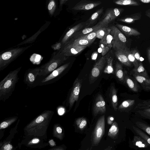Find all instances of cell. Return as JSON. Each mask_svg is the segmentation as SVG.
<instances>
[{"instance_id":"cell-5","label":"cell","mask_w":150,"mask_h":150,"mask_svg":"<svg viewBox=\"0 0 150 150\" xmlns=\"http://www.w3.org/2000/svg\"><path fill=\"white\" fill-rule=\"evenodd\" d=\"M70 62L63 64L53 71L48 75L42 78L38 85L42 86L53 83L57 81L65 72L70 65Z\"/></svg>"},{"instance_id":"cell-45","label":"cell","mask_w":150,"mask_h":150,"mask_svg":"<svg viewBox=\"0 0 150 150\" xmlns=\"http://www.w3.org/2000/svg\"><path fill=\"white\" fill-rule=\"evenodd\" d=\"M131 51L132 53L133 54L135 57L139 62H142L140 60L141 57L139 53L137 50L134 49Z\"/></svg>"},{"instance_id":"cell-22","label":"cell","mask_w":150,"mask_h":150,"mask_svg":"<svg viewBox=\"0 0 150 150\" xmlns=\"http://www.w3.org/2000/svg\"><path fill=\"white\" fill-rule=\"evenodd\" d=\"M135 100L128 99L123 101L119 105L118 110L122 111H126L130 110L134 105Z\"/></svg>"},{"instance_id":"cell-20","label":"cell","mask_w":150,"mask_h":150,"mask_svg":"<svg viewBox=\"0 0 150 150\" xmlns=\"http://www.w3.org/2000/svg\"><path fill=\"white\" fill-rule=\"evenodd\" d=\"M133 144L139 148L150 147V145L142 137L139 135H135L132 140Z\"/></svg>"},{"instance_id":"cell-28","label":"cell","mask_w":150,"mask_h":150,"mask_svg":"<svg viewBox=\"0 0 150 150\" xmlns=\"http://www.w3.org/2000/svg\"><path fill=\"white\" fill-rule=\"evenodd\" d=\"M115 4L122 6H138L140 4L136 0H113Z\"/></svg>"},{"instance_id":"cell-15","label":"cell","mask_w":150,"mask_h":150,"mask_svg":"<svg viewBox=\"0 0 150 150\" xmlns=\"http://www.w3.org/2000/svg\"><path fill=\"white\" fill-rule=\"evenodd\" d=\"M125 82L129 88L132 91L137 92L139 89V86L138 85L137 81L135 79L129 76L126 71L124 72Z\"/></svg>"},{"instance_id":"cell-39","label":"cell","mask_w":150,"mask_h":150,"mask_svg":"<svg viewBox=\"0 0 150 150\" xmlns=\"http://www.w3.org/2000/svg\"><path fill=\"white\" fill-rule=\"evenodd\" d=\"M137 112L141 117L150 120V108L139 110Z\"/></svg>"},{"instance_id":"cell-37","label":"cell","mask_w":150,"mask_h":150,"mask_svg":"<svg viewBox=\"0 0 150 150\" xmlns=\"http://www.w3.org/2000/svg\"><path fill=\"white\" fill-rule=\"evenodd\" d=\"M17 118V117H12L2 122L0 125V129L7 127L15 121Z\"/></svg>"},{"instance_id":"cell-31","label":"cell","mask_w":150,"mask_h":150,"mask_svg":"<svg viewBox=\"0 0 150 150\" xmlns=\"http://www.w3.org/2000/svg\"><path fill=\"white\" fill-rule=\"evenodd\" d=\"M125 51L128 60L134 65V68H137L139 66V62L136 59L131 51L129 50L128 48L126 47L125 49Z\"/></svg>"},{"instance_id":"cell-25","label":"cell","mask_w":150,"mask_h":150,"mask_svg":"<svg viewBox=\"0 0 150 150\" xmlns=\"http://www.w3.org/2000/svg\"><path fill=\"white\" fill-rule=\"evenodd\" d=\"M110 29L109 27L105 35L100 40V42L105 44L110 48L112 47V42L113 40V37L110 34Z\"/></svg>"},{"instance_id":"cell-30","label":"cell","mask_w":150,"mask_h":150,"mask_svg":"<svg viewBox=\"0 0 150 150\" xmlns=\"http://www.w3.org/2000/svg\"><path fill=\"white\" fill-rule=\"evenodd\" d=\"M132 71L134 73L149 78L148 73L142 62H139L138 67L133 69Z\"/></svg>"},{"instance_id":"cell-47","label":"cell","mask_w":150,"mask_h":150,"mask_svg":"<svg viewBox=\"0 0 150 150\" xmlns=\"http://www.w3.org/2000/svg\"><path fill=\"white\" fill-rule=\"evenodd\" d=\"M13 147L11 145L9 144H5L3 147L2 149L4 150H11L12 149Z\"/></svg>"},{"instance_id":"cell-21","label":"cell","mask_w":150,"mask_h":150,"mask_svg":"<svg viewBox=\"0 0 150 150\" xmlns=\"http://www.w3.org/2000/svg\"><path fill=\"white\" fill-rule=\"evenodd\" d=\"M103 8L102 7L96 10L86 22L87 27L94 24L101 16L103 12Z\"/></svg>"},{"instance_id":"cell-10","label":"cell","mask_w":150,"mask_h":150,"mask_svg":"<svg viewBox=\"0 0 150 150\" xmlns=\"http://www.w3.org/2000/svg\"><path fill=\"white\" fill-rule=\"evenodd\" d=\"M82 80L78 78L75 80L69 99V108H71L75 102L78 100Z\"/></svg>"},{"instance_id":"cell-36","label":"cell","mask_w":150,"mask_h":150,"mask_svg":"<svg viewBox=\"0 0 150 150\" xmlns=\"http://www.w3.org/2000/svg\"><path fill=\"white\" fill-rule=\"evenodd\" d=\"M135 125L150 136V126L144 123L139 121L136 122Z\"/></svg>"},{"instance_id":"cell-24","label":"cell","mask_w":150,"mask_h":150,"mask_svg":"<svg viewBox=\"0 0 150 150\" xmlns=\"http://www.w3.org/2000/svg\"><path fill=\"white\" fill-rule=\"evenodd\" d=\"M67 43L74 45L78 46L84 45L87 46L92 43L86 39L81 38H77L73 41L71 40L68 41Z\"/></svg>"},{"instance_id":"cell-1","label":"cell","mask_w":150,"mask_h":150,"mask_svg":"<svg viewBox=\"0 0 150 150\" xmlns=\"http://www.w3.org/2000/svg\"><path fill=\"white\" fill-rule=\"evenodd\" d=\"M54 113L51 110L44 111L25 127V135L28 137L46 138L47 130Z\"/></svg>"},{"instance_id":"cell-43","label":"cell","mask_w":150,"mask_h":150,"mask_svg":"<svg viewBox=\"0 0 150 150\" xmlns=\"http://www.w3.org/2000/svg\"><path fill=\"white\" fill-rule=\"evenodd\" d=\"M98 52L101 53L102 56L105 55L108 52L110 48L104 44L100 42Z\"/></svg>"},{"instance_id":"cell-48","label":"cell","mask_w":150,"mask_h":150,"mask_svg":"<svg viewBox=\"0 0 150 150\" xmlns=\"http://www.w3.org/2000/svg\"><path fill=\"white\" fill-rule=\"evenodd\" d=\"M114 118L112 117H109L108 118V124L112 125L113 123Z\"/></svg>"},{"instance_id":"cell-27","label":"cell","mask_w":150,"mask_h":150,"mask_svg":"<svg viewBox=\"0 0 150 150\" xmlns=\"http://www.w3.org/2000/svg\"><path fill=\"white\" fill-rule=\"evenodd\" d=\"M119 132L118 124L116 122H114L110 128L108 135L112 139H115L117 136Z\"/></svg>"},{"instance_id":"cell-29","label":"cell","mask_w":150,"mask_h":150,"mask_svg":"<svg viewBox=\"0 0 150 150\" xmlns=\"http://www.w3.org/2000/svg\"><path fill=\"white\" fill-rule=\"evenodd\" d=\"M115 75L118 80L123 82L124 81V73L121 64L119 62H117L115 66Z\"/></svg>"},{"instance_id":"cell-42","label":"cell","mask_w":150,"mask_h":150,"mask_svg":"<svg viewBox=\"0 0 150 150\" xmlns=\"http://www.w3.org/2000/svg\"><path fill=\"white\" fill-rule=\"evenodd\" d=\"M108 26L103 27L97 30L96 32V38L101 39L105 35L108 28Z\"/></svg>"},{"instance_id":"cell-52","label":"cell","mask_w":150,"mask_h":150,"mask_svg":"<svg viewBox=\"0 0 150 150\" xmlns=\"http://www.w3.org/2000/svg\"><path fill=\"white\" fill-rule=\"evenodd\" d=\"M145 13V15L150 19V8L146 10Z\"/></svg>"},{"instance_id":"cell-49","label":"cell","mask_w":150,"mask_h":150,"mask_svg":"<svg viewBox=\"0 0 150 150\" xmlns=\"http://www.w3.org/2000/svg\"><path fill=\"white\" fill-rule=\"evenodd\" d=\"M146 53L148 61L150 64V46L147 49Z\"/></svg>"},{"instance_id":"cell-2","label":"cell","mask_w":150,"mask_h":150,"mask_svg":"<svg viewBox=\"0 0 150 150\" xmlns=\"http://www.w3.org/2000/svg\"><path fill=\"white\" fill-rule=\"evenodd\" d=\"M22 68L20 67L10 72L0 82V100L8 99L14 91L19 78L18 74Z\"/></svg>"},{"instance_id":"cell-38","label":"cell","mask_w":150,"mask_h":150,"mask_svg":"<svg viewBox=\"0 0 150 150\" xmlns=\"http://www.w3.org/2000/svg\"><path fill=\"white\" fill-rule=\"evenodd\" d=\"M96 32L97 31L82 35L78 38L86 39L92 43L96 38Z\"/></svg>"},{"instance_id":"cell-18","label":"cell","mask_w":150,"mask_h":150,"mask_svg":"<svg viewBox=\"0 0 150 150\" xmlns=\"http://www.w3.org/2000/svg\"><path fill=\"white\" fill-rule=\"evenodd\" d=\"M133 76L136 81L139 83L144 89L147 91H150V79L133 73Z\"/></svg>"},{"instance_id":"cell-51","label":"cell","mask_w":150,"mask_h":150,"mask_svg":"<svg viewBox=\"0 0 150 150\" xmlns=\"http://www.w3.org/2000/svg\"><path fill=\"white\" fill-rule=\"evenodd\" d=\"M58 114L60 115H63L64 113V110L63 108H60L58 110Z\"/></svg>"},{"instance_id":"cell-23","label":"cell","mask_w":150,"mask_h":150,"mask_svg":"<svg viewBox=\"0 0 150 150\" xmlns=\"http://www.w3.org/2000/svg\"><path fill=\"white\" fill-rule=\"evenodd\" d=\"M110 96L112 106L115 111L117 110L118 105L117 97V91L115 88L113 86L110 89Z\"/></svg>"},{"instance_id":"cell-46","label":"cell","mask_w":150,"mask_h":150,"mask_svg":"<svg viewBox=\"0 0 150 150\" xmlns=\"http://www.w3.org/2000/svg\"><path fill=\"white\" fill-rule=\"evenodd\" d=\"M62 47L61 44L59 42H58L52 46V48L54 50L56 51L59 50Z\"/></svg>"},{"instance_id":"cell-13","label":"cell","mask_w":150,"mask_h":150,"mask_svg":"<svg viewBox=\"0 0 150 150\" xmlns=\"http://www.w3.org/2000/svg\"><path fill=\"white\" fill-rule=\"evenodd\" d=\"M84 25H86V22L80 23L72 27L68 31L61 40L59 42L61 44L62 46L69 40L73 35L82 29Z\"/></svg>"},{"instance_id":"cell-53","label":"cell","mask_w":150,"mask_h":150,"mask_svg":"<svg viewBox=\"0 0 150 150\" xmlns=\"http://www.w3.org/2000/svg\"><path fill=\"white\" fill-rule=\"evenodd\" d=\"M141 2L144 3H150V0H139Z\"/></svg>"},{"instance_id":"cell-44","label":"cell","mask_w":150,"mask_h":150,"mask_svg":"<svg viewBox=\"0 0 150 150\" xmlns=\"http://www.w3.org/2000/svg\"><path fill=\"white\" fill-rule=\"evenodd\" d=\"M55 7V5L54 1V0H51L48 6V8L50 14H52Z\"/></svg>"},{"instance_id":"cell-55","label":"cell","mask_w":150,"mask_h":150,"mask_svg":"<svg viewBox=\"0 0 150 150\" xmlns=\"http://www.w3.org/2000/svg\"><path fill=\"white\" fill-rule=\"evenodd\" d=\"M49 143L51 145L54 146L55 145L54 142L53 140H51L49 141Z\"/></svg>"},{"instance_id":"cell-17","label":"cell","mask_w":150,"mask_h":150,"mask_svg":"<svg viewBox=\"0 0 150 150\" xmlns=\"http://www.w3.org/2000/svg\"><path fill=\"white\" fill-rule=\"evenodd\" d=\"M107 26L108 25H104L100 21L97 24L93 27L86 28L80 31L77 32L74 34L75 37L77 38L82 35L96 31L103 27Z\"/></svg>"},{"instance_id":"cell-56","label":"cell","mask_w":150,"mask_h":150,"mask_svg":"<svg viewBox=\"0 0 150 150\" xmlns=\"http://www.w3.org/2000/svg\"><path fill=\"white\" fill-rule=\"evenodd\" d=\"M67 0H61L62 1V3H64V1H65Z\"/></svg>"},{"instance_id":"cell-19","label":"cell","mask_w":150,"mask_h":150,"mask_svg":"<svg viewBox=\"0 0 150 150\" xmlns=\"http://www.w3.org/2000/svg\"><path fill=\"white\" fill-rule=\"evenodd\" d=\"M141 13H137L119 18L117 20L120 21L131 24L134 23L136 21L141 19Z\"/></svg>"},{"instance_id":"cell-16","label":"cell","mask_w":150,"mask_h":150,"mask_svg":"<svg viewBox=\"0 0 150 150\" xmlns=\"http://www.w3.org/2000/svg\"><path fill=\"white\" fill-rule=\"evenodd\" d=\"M116 26L127 36H137L141 34L140 33L134 28L117 23Z\"/></svg>"},{"instance_id":"cell-35","label":"cell","mask_w":150,"mask_h":150,"mask_svg":"<svg viewBox=\"0 0 150 150\" xmlns=\"http://www.w3.org/2000/svg\"><path fill=\"white\" fill-rule=\"evenodd\" d=\"M75 123L79 129L82 130L86 127L87 121L86 119L84 117H79L76 120Z\"/></svg>"},{"instance_id":"cell-8","label":"cell","mask_w":150,"mask_h":150,"mask_svg":"<svg viewBox=\"0 0 150 150\" xmlns=\"http://www.w3.org/2000/svg\"><path fill=\"white\" fill-rule=\"evenodd\" d=\"M87 46L75 45L67 43L63 45L58 52L67 57L73 56L79 53Z\"/></svg>"},{"instance_id":"cell-4","label":"cell","mask_w":150,"mask_h":150,"mask_svg":"<svg viewBox=\"0 0 150 150\" xmlns=\"http://www.w3.org/2000/svg\"><path fill=\"white\" fill-rule=\"evenodd\" d=\"M32 45L28 46L8 48L1 52L0 54V71L5 69L11 62L15 60Z\"/></svg>"},{"instance_id":"cell-9","label":"cell","mask_w":150,"mask_h":150,"mask_svg":"<svg viewBox=\"0 0 150 150\" xmlns=\"http://www.w3.org/2000/svg\"><path fill=\"white\" fill-rule=\"evenodd\" d=\"M107 56L101 57L93 66L90 73L89 81L90 83L94 82L98 77L107 61Z\"/></svg>"},{"instance_id":"cell-40","label":"cell","mask_w":150,"mask_h":150,"mask_svg":"<svg viewBox=\"0 0 150 150\" xmlns=\"http://www.w3.org/2000/svg\"><path fill=\"white\" fill-rule=\"evenodd\" d=\"M42 59V57L40 55L34 54L30 57V60L33 64H38L40 63Z\"/></svg>"},{"instance_id":"cell-11","label":"cell","mask_w":150,"mask_h":150,"mask_svg":"<svg viewBox=\"0 0 150 150\" xmlns=\"http://www.w3.org/2000/svg\"><path fill=\"white\" fill-rule=\"evenodd\" d=\"M101 3L100 1L82 0L76 4L72 9L76 11L88 10L96 7Z\"/></svg>"},{"instance_id":"cell-33","label":"cell","mask_w":150,"mask_h":150,"mask_svg":"<svg viewBox=\"0 0 150 150\" xmlns=\"http://www.w3.org/2000/svg\"><path fill=\"white\" fill-rule=\"evenodd\" d=\"M113 60V59L112 57H107L106 61L107 64L104 70V72L105 73L108 74L113 73L114 71L112 66Z\"/></svg>"},{"instance_id":"cell-12","label":"cell","mask_w":150,"mask_h":150,"mask_svg":"<svg viewBox=\"0 0 150 150\" xmlns=\"http://www.w3.org/2000/svg\"><path fill=\"white\" fill-rule=\"evenodd\" d=\"M106 110L105 104L102 96L98 94L96 97L93 105V112L95 116L98 114L105 113Z\"/></svg>"},{"instance_id":"cell-7","label":"cell","mask_w":150,"mask_h":150,"mask_svg":"<svg viewBox=\"0 0 150 150\" xmlns=\"http://www.w3.org/2000/svg\"><path fill=\"white\" fill-rule=\"evenodd\" d=\"M39 73V67L28 69L24 75V82L30 87L38 85L40 79Z\"/></svg>"},{"instance_id":"cell-14","label":"cell","mask_w":150,"mask_h":150,"mask_svg":"<svg viewBox=\"0 0 150 150\" xmlns=\"http://www.w3.org/2000/svg\"><path fill=\"white\" fill-rule=\"evenodd\" d=\"M109 28L110 29V34L113 37V40L125 45L127 39L122 32L114 25L110 26Z\"/></svg>"},{"instance_id":"cell-34","label":"cell","mask_w":150,"mask_h":150,"mask_svg":"<svg viewBox=\"0 0 150 150\" xmlns=\"http://www.w3.org/2000/svg\"><path fill=\"white\" fill-rule=\"evenodd\" d=\"M132 127L137 134L142 137L150 145V137L139 128L133 126Z\"/></svg>"},{"instance_id":"cell-6","label":"cell","mask_w":150,"mask_h":150,"mask_svg":"<svg viewBox=\"0 0 150 150\" xmlns=\"http://www.w3.org/2000/svg\"><path fill=\"white\" fill-rule=\"evenodd\" d=\"M105 116L100 117L97 122L93 131L92 137V146L98 145L105 133Z\"/></svg>"},{"instance_id":"cell-50","label":"cell","mask_w":150,"mask_h":150,"mask_svg":"<svg viewBox=\"0 0 150 150\" xmlns=\"http://www.w3.org/2000/svg\"><path fill=\"white\" fill-rule=\"evenodd\" d=\"M98 53L95 52H93L92 54L91 55V59L93 60H96V59L98 56Z\"/></svg>"},{"instance_id":"cell-41","label":"cell","mask_w":150,"mask_h":150,"mask_svg":"<svg viewBox=\"0 0 150 150\" xmlns=\"http://www.w3.org/2000/svg\"><path fill=\"white\" fill-rule=\"evenodd\" d=\"M150 108V99L143 100L138 104L135 107V109H142Z\"/></svg>"},{"instance_id":"cell-32","label":"cell","mask_w":150,"mask_h":150,"mask_svg":"<svg viewBox=\"0 0 150 150\" xmlns=\"http://www.w3.org/2000/svg\"><path fill=\"white\" fill-rule=\"evenodd\" d=\"M53 136V137H57L60 140L63 139L64 133L62 128L59 125L56 124L54 126Z\"/></svg>"},{"instance_id":"cell-26","label":"cell","mask_w":150,"mask_h":150,"mask_svg":"<svg viewBox=\"0 0 150 150\" xmlns=\"http://www.w3.org/2000/svg\"><path fill=\"white\" fill-rule=\"evenodd\" d=\"M108 10L110 16L111 22L119 16L124 10L121 8H112Z\"/></svg>"},{"instance_id":"cell-3","label":"cell","mask_w":150,"mask_h":150,"mask_svg":"<svg viewBox=\"0 0 150 150\" xmlns=\"http://www.w3.org/2000/svg\"><path fill=\"white\" fill-rule=\"evenodd\" d=\"M67 59L68 57L61 54L57 51L53 52L49 61L39 67L40 80L64 64Z\"/></svg>"},{"instance_id":"cell-54","label":"cell","mask_w":150,"mask_h":150,"mask_svg":"<svg viewBox=\"0 0 150 150\" xmlns=\"http://www.w3.org/2000/svg\"><path fill=\"white\" fill-rule=\"evenodd\" d=\"M39 141V140L38 139L35 138L33 139L32 142L33 143H38Z\"/></svg>"}]
</instances>
